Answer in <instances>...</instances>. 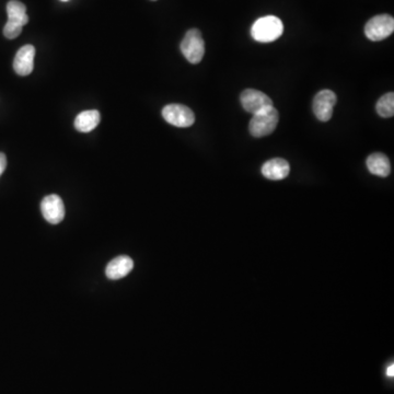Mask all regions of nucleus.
Segmentation results:
<instances>
[{
  "label": "nucleus",
  "instance_id": "nucleus-1",
  "mask_svg": "<svg viewBox=\"0 0 394 394\" xmlns=\"http://www.w3.org/2000/svg\"><path fill=\"white\" fill-rule=\"evenodd\" d=\"M283 32V22L275 16H262L251 27L252 38L259 43L274 42L281 38Z\"/></svg>",
  "mask_w": 394,
  "mask_h": 394
},
{
  "label": "nucleus",
  "instance_id": "nucleus-2",
  "mask_svg": "<svg viewBox=\"0 0 394 394\" xmlns=\"http://www.w3.org/2000/svg\"><path fill=\"white\" fill-rule=\"evenodd\" d=\"M278 119H279L278 112L274 106L261 113L254 114L248 124L250 134L255 138L270 135L276 130Z\"/></svg>",
  "mask_w": 394,
  "mask_h": 394
},
{
  "label": "nucleus",
  "instance_id": "nucleus-3",
  "mask_svg": "<svg viewBox=\"0 0 394 394\" xmlns=\"http://www.w3.org/2000/svg\"><path fill=\"white\" fill-rule=\"evenodd\" d=\"M182 54L191 64H198L205 54V43L202 40V33L197 29L187 31V34L182 40Z\"/></svg>",
  "mask_w": 394,
  "mask_h": 394
},
{
  "label": "nucleus",
  "instance_id": "nucleus-4",
  "mask_svg": "<svg viewBox=\"0 0 394 394\" xmlns=\"http://www.w3.org/2000/svg\"><path fill=\"white\" fill-rule=\"evenodd\" d=\"M393 31L394 19L390 14H378L373 16L364 27V34L373 42L389 38Z\"/></svg>",
  "mask_w": 394,
  "mask_h": 394
},
{
  "label": "nucleus",
  "instance_id": "nucleus-5",
  "mask_svg": "<svg viewBox=\"0 0 394 394\" xmlns=\"http://www.w3.org/2000/svg\"><path fill=\"white\" fill-rule=\"evenodd\" d=\"M240 102L248 113L257 114L273 106V101L268 95L259 90L246 89L241 93Z\"/></svg>",
  "mask_w": 394,
  "mask_h": 394
},
{
  "label": "nucleus",
  "instance_id": "nucleus-6",
  "mask_svg": "<svg viewBox=\"0 0 394 394\" xmlns=\"http://www.w3.org/2000/svg\"><path fill=\"white\" fill-rule=\"evenodd\" d=\"M162 117L169 124L176 127H189L194 124L195 115L183 104H167L162 110Z\"/></svg>",
  "mask_w": 394,
  "mask_h": 394
},
{
  "label": "nucleus",
  "instance_id": "nucleus-7",
  "mask_svg": "<svg viewBox=\"0 0 394 394\" xmlns=\"http://www.w3.org/2000/svg\"><path fill=\"white\" fill-rule=\"evenodd\" d=\"M338 97L331 90H322L318 92L314 99V113L320 121H329L332 119L333 110Z\"/></svg>",
  "mask_w": 394,
  "mask_h": 394
},
{
  "label": "nucleus",
  "instance_id": "nucleus-8",
  "mask_svg": "<svg viewBox=\"0 0 394 394\" xmlns=\"http://www.w3.org/2000/svg\"><path fill=\"white\" fill-rule=\"evenodd\" d=\"M40 211L46 222L51 224H60L65 218V205L56 194L44 197L40 202Z\"/></svg>",
  "mask_w": 394,
  "mask_h": 394
},
{
  "label": "nucleus",
  "instance_id": "nucleus-9",
  "mask_svg": "<svg viewBox=\"0 0 394 394\" xmlns=\"http://www.w3.org/2000/svg\"><path fill=\"white\" fill-rule=\"evenodd\" d=\"M36 47L33 45L22 46L14 60V69L19 76H29L34 68Z\"/></svg>",
  "mask_w": 394,
  "mask_h": 394
},
{
  "label": "nucleus",
  "instance_id": "nucleus-10",
  "mask_svg": "<svg viewBox=\"0 0 394 394\" xmlns=\"http://www.w3.org/2000/svg\"><path fill=\"white\" fill-rule=\"evenodd\" d=\"M132 268H134V261L127 255H121L108 263L106 268V275L111 281H117L128 275Z\"/></svg>",
  "mask_w": 394,
  "mask_h": 394
},
{
  "label": "nucleus",
  "instance_id": "nucleus-11",
  "mask_svg": "<svg viewBox=\"0 0 394 394\" xmlns=\"http://www.w3.org/2000/svg\"><path fill=\"white\" fill-rule=\"evenodd\" d=\"M290 172V165L288 162L281 158L268 160L262 167V174L268 180L279 181L288 176Z\"/></svg>",
  "mask_w": 394,
  "mask_h": 394
},
{
  "label": "nucleus",
  "instance_id": "nucleus-12",
  "mask_svg": "<svg viewBox=\"0 0 394 394\" xmlns=\"http://www.w3.org/2000/svg\"><path fill=\"white\" fill-rule=\"evenodd\" d=\"M366 165H367L369 172L373 176L386 178L391 172V165H390L389 158L386 157V154H381V152L370 154L369 157L367 158Z\"/></svg>",
  "mask_w": 394,
  "mask_h": 394
},
{
  "label": "nucleus",
  "instance_id": "nucleus-13",
  "mask_svg": "<svg viewBox=\"0 0 394 394\" xmlns=\"http://www.w3.org/2000/svg\"><path fill=\"white\" fill-rule=\"evenodd\" d=\"M101 115L97 110L84 111L75 119V128L80 132H89L100 124Z\"/></svg>",
  "mask_w": 394,
  "mask_h": 394
},
{
  "label": "nucleus",
  "instance_id": "nucleus-14",
  "mask_svg": "<svg viewBox=\"0 0 394 394\" xmlns=\"http://www.w3.org/2000/svg\"><path fill=\"white\" fill-rule=\"evenodd\" d=\"M7 14L8 21L14 22L16 25L25 27L29 22V16L27 14V8L23 3L18 0H11L7 5Z\"/></svg>",
  "mask_w": 394,
  "mask_h": 394
},
{
  "label": "nucleus",
  "instance_id": "nucleus-15",
  "mask_svg": "<svg viewBox=\"0 0 394 394\" xmlns=\"http://www.w3.org/2000/svg\"><path fill=\"white\" fill-rule=\"evenodd\" d=\"M377 113L380 115L381 117H392L394 115V93L393 92H389V93H386V95H382V97L379 99L378 102H377Z\"/></svg>",
  "mask_w": 394,
  "mask_h": 394
},
{
  "label": "nucleus",
  "instance_id": "nucleus-16",
  "mask_svg": "<svg viewBox=\"0 0 394 394\" xmlns=\"http://www.w3.org/2000/svg\"><path fill=\"white\" fill-rule=\"evenodd\" d=\"M22 27H23L16 25L14 22L8 21L3 27V36L9 40H14L21 34Z\"/></svg>",
  "mask_w": 394,
  "mask_h": 394
},
{
  "label": "nucleus",
  "instance_id": "nucleus-17",
  "mask_svg": "<svg viewBox=\"0 0 394 394\" xmlns=\"http://www.w3.org/2000/svg\"><path fill=\"white\" fill-rule=\"evenodd\" d=\"M5 167H7V158H5V154L0 152V176L5 170Z\"/></svg>",
  "mask_w": 394,
  "mask_h": 394
},
{
  "label": "nucleus",
  "instance_id": "nucleus-18",
  "mask_svg": "<svg viewBox=\"0 0 394 394\" xmlns=\"http://www.w3.org/2000/svg\"><path fill=\"white\" fill-rule=\"evenodd\" d=\"M386 375H389V377H393V375H394L393 364H392L391 366H390V367L388 368V370H386Z\"/></svg>",
  "mask_w": 394,
  "mask_h": 394
},
{
  "label": "nucleus",
  "instance_id": "nucleus-19",
  "mask_svg": "<svg viewBox=\"0 0 394 394\" xmlns=\"http://www.w3.org/2000/svg\"><path fill=\"white\" fill-rule=\"evenodd\" d=\"M62 1H68V0H62Z\"/></svg>",
  "mask_w": 394,
  "mask_h": 394
}]
</instances>
